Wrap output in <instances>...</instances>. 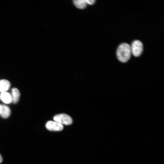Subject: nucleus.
<instances>
[{
	"label": "nucleus",
	"instance_id": "nucleus-7",
	"mask_svg": "<svg viewBox=\"0 0 164 164\" xmlns=\"http://www.w3.org/2000/svg\"><path fill=\"white\" fill-rule=\"evenodd\" d=\"M11 94L12 99V103L16 104L18 102L20 98V93L19 90L16 88H14L12 89Z\"/></svg>",
	"mask_w": 164,
	"mask_h": 164
},
{
	"label": "nucleus",
	"instance_id": "nucleus-3",
	"mask_svg": "<svg viewBox=\"0 0 164 164\" xmlns=\"http://www.w3.org/2000/svg\"><path fill=\"white\" fill-rule=\"evenodd\" d=\"M53 119L54 121L63 125H68L72 123L71 117L68 115L65 114H61L55 116Z\"/></svg>",
	"mask_w": 164,
	"mask_h": 164
},
{
	"label": "nucleus",
	"instance_id": "nucleus-11",
	"mask_svg": "<svg viewBox=\"0 0 164 164\" xmlns=\"http://www.w3.org/2000/svg\"><path fill=\"white\" fill-rule=\"evenodd\" d=\"M3 161V158L2 155L0 154V163H1Z\"/></svg>",
	"mask_w": 164,
	"mask_h": 164
},
{
	"label": "nucleus",
	"instance_id": "nucleus-12",
	"mask_svg": "<svg viewBox=\"0 0 164 164\" xmlns=\"http://www.w3.org/2000/svg\"><path fill=\"white\" fill-rule=\"evenodd\" d=\"M2 105H0V115H1L2 110Z\"/></svg>",
	"mask_w": 164,
	"mask_h": 164
},
{
	"label": "nucleus",
	"instance_id": "nucleus-5",
	"mask_svg": "<svg viewBox=\"0 0 164 164\" xmlns=\"http://www.w3.org/2000/svg\"><path fill=\"white\" fill-rule=\"evenodd\" d=\"M10 82L6 79L0 80V92H7L11 87Z\"/></svg>",
	"mask_w": 164,
	"mask_h": 164
},
{
	"label": "nucleus",
	"instance_id": "nucleus-4",
	"mask_svg": "<svg viewBox=\"0 0 164 164\" xmlns=\"http://www.w3.org/2000/svg\"><path fill=\"white\" fill-rule=\"evenodd\" d=\"M46 128L51 131H61L63 129V125L56 121H50L47 122L46 125Z\"/></svg>",
	"mask_w": 164,
	"mask_h": 164
},
{
	"label": "nucleus",
	"instance_id": "nucleus-10",
	"mask_svg": "<svg viewBox=\"0 0 164 164\" xmlns=\"http://www.w3.org/2000/svg\"><path fill=\"white\" fill-rule=\"evenodd\" d=\"M87 4L90 5H93L95 2V0H86Z\"/></svg>",
	"mask_w": 164,
	"mask_h": 164
},
{
	"label": "nucleus",
	"instance_id": "nucleus-8",
	"mask_svg": "<svg viewBox=\"0 0 164 164\" xmlns=\"http://www.w3.org/2000/svg\"><path fill=\"white\" fill-rule=\"evenodd\" d=\"M2 110L1 116L4 119L8 118L11 114V110L9 107L5 105H2Z\"/></svg>",
	"mask_w": 164,
	"mask_h": 164
},
{
	"label": "nucleus",
	"instance_id": "nucleus-6",
	"mask_svg": "<svg viewBox=\"0 0 164 164\" xmlns=\"http://www.w3.org/2000/svg\"><path fill=\"white\" fill-rule=\"evenodd\" d=\"M0 99L6 104H9L12 102L11 94L7 92L1 93L0 95Z\"/></svg>",
	"mask_w": 164,
	"mask_h": 164
},
{
	"label": "nucleus",
	"instance_id": "nucleus-9",
	"mask_svg": "<svg viewBox=\"0 0 164 164\" xmlns=\"http://www.w3.org/2000/svg\"><path fill=\"white\" fill-rule=\"evenodd\" d=\"M75 6L80 9H84L87 6V4L86 0H75L74 1Z\"/></svg>",
	"mask_w": 164,
	"mask_h": 164
},
{
	"label": "nucleus",
	"instance_id": "nucleus-2",
	"mask_svg": "<svg viewBox=\"0 0 164 164\" xmlns=\"http://www.w3.org/2000/svg\"><path fill=\"white\" fill-rule=\"evenodd\" d=\"M131 53L135 57H138L142 54L143 50V45L141 42L135 40L130 46Z\"/></svg>",
	"mask_w": 164,
	"mask_h": 164
},
{
	"label": "nucleus",
	"instance_id": "nucleus-1",
	"mask_svg": "<svg viewBox=\"0 0 164 164\" xmlns=\"http://www.w3.org/2000/svg\"><path fill=\"white\" fill-rule=\"evenodd\" d=\"M131 54L130 46L126 43L121 44L117 51V58L123 63L126 62L130 59Z\"/></svg>",
	"mask_w": 164,
	"mask_h": 164
}]
</instances>
